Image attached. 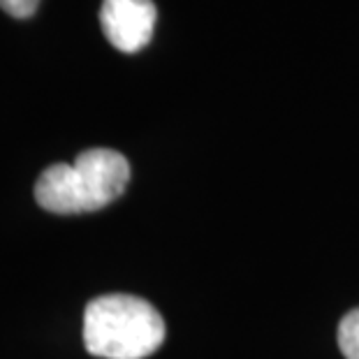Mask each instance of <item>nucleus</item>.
I'll use <instances>...</instances> for the list:
<instances>
[{
    "label": "nucleus",
    "mask_w": 359,
    "mask_h": 359,
    "mask_svg": "<svg viewBox=\"0 0 359 359\" xmlns=\"http://www.w3.org/2000/svg\"><path fill=\"white\" fill-rule=\"evenodd\" d=\"M130 163L111 149H88L72 165L47 167L35 183V200L51 213H88L123 195Z\"/></svg>",
    "instance_id": "1"
},
{
    "label": "nucleus",
    "mask_w": 359,
    "mask_h": 359,
    "mask_svg": "<svg viewBox=\"0 0 359 359\" xmlns=\"http://www.w3.org/2000/svg\"><path fill=\"white\" fill-rule=\"evenodd\" d=\"M165 341V320L133 294L97 297L83 313V346L102 359H144Z\"/></svg>",
    "instance_id": "2"
},
{
    "label": "nucleus",
    "mask_w": 359,
    "mask_h": 359,
    "mask_svg": "<svg viewBox=\"0 0 359 359\" xmlns=\"http://www.w3.org/2000/svg\"><path fill=\"white\" fill-rule=\"evenodd\" d=\"M158 10L154 0H102L100 26L114 49L135 53L154 37Z\"/></svg>",
    "instance_id": "3"
},
{
    "label": "nucleus",
    "mask_w": 359,
    "mask_h": 359,
    "mask_svg": "<svg viewBox=\"0 0 359 359\" xmlns=\"http://www.w3.org/2000/svg\"><path fill=\"white\" fill-rule=\"evenodd\" d=\"M339 348L346 359H359V309L350 311L339 325Z\"/></svg>",
    "instance_id": "4"
},
{
    "label": "nucleus",
    "mask_w": 359,
    "mask_h": 359,
    "mask_svg": "<svg viewBox=\"0 0 359 359\" xmlns=\"http://www.w3.org/2000/svg\"><path fill=\"white\" fill-rule=\"evenodd\" d=\"M40 0H0V10L14 19H28L37 10Z\"/></svg>",
    "instance_id": "5"
}]
</instances>
